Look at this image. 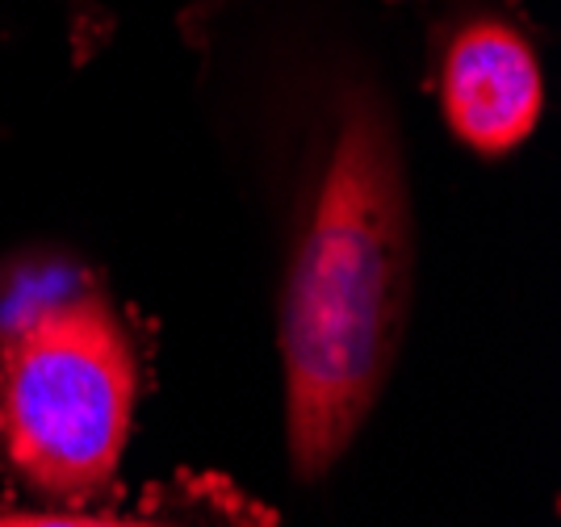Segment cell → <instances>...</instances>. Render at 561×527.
<instances>
[{
    "label": "cell",
    "mask_w": 561,
    "mask_h": 527,
    "mask_svg": "<svg viewBox=\"0 0 561 527\" xmlns=\"http://www.w3.org/2000/svg\"><path fill=\"white\" fill-rule=\"evenodd\" d=\"M411 301V202L386 101L352 84L280 294L285 427L298 478L348 452L398 356Z\"/></svg>",
    "instance_id": "1"
},
{
    "label": "cell",
    "mask_w": 561,
    "mask_h": 527,
    "mask_svg": "<svg viewBox=\"0 0 561 527\" xmlns=\"http://www.w3.org/2000/svg\"><path fill=\"white\" fill-rule=\"evenodd\" d=\"M139 360L101 294H59L0 335V444L34 490L93 499L130 439Z\"/></svg>",
    "instance_id": "2"
},
{
    "label": "cell",
    "mask_w": 561,
    "mask_h": 527,
    "mask_svg": "<svg viewBox=\"0 0 561 527\" xmlns=\"http://www.w3.org/2000/svg\"><path fill=\"white\" fill-rule=\"evenodd\" d=\"M436 92L448 130L478 156H507L537 130L545 71L528 34L507 18H466L440 46Z\"/></svg>",
    "instance_id": "3"
},
{
    "label": "cell",
    "mask_w": 561,
    "mask_h": 527,
    "mask_svg": "<svg viewBox=\"0 0 561 527\" xmlns=\"http://www.w3.org/2000/svg\"><path fill=\"white\" fill-rule=\"evenodd\" d=\"M0 527H234V519H202L185 506H147V511H0Z\"/></svg>",
    "instance_id": "4"
}]
</instances>
